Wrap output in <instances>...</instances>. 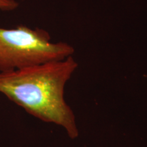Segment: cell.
I'll return each instance as SVG.
<instances>
[{
    "instance_id": "1",
    "label": "cell",
    "mask_w": 147,
    "mask_h": 147,
    "mask_svg": "<svg viewBox=\"0 0 147 147\" xmlns=\"http://www.w3.org/2000/svg\"><path fill=\"white\" fill-rule=\"evenodd\" d=\"M77 67L72 56L63 60L0 72V93L27 113L62 127L71 139L78 137L76 118L64 98V89Z\"/></svg>"
},
{
    "instance_id": "2",
    "label": "cell",
    "mask_w": 147,
    "mask_h": 147,
    "mask_svg": "<svg viewBox=\"0 0 147 147\" xmlns=\"http://www.w3.org/2000/svg\"><path fill=\"white\" fill-rule=\"evenodd\" d=\"M74 49L65 42L54 43L42 29L20 25L0 27V72H6L72 56Z\"/></svg>"
},
{
    "instance_id": "3",
    "label": "cell",
    "mask_w": 147,
    "mask_h": 147,
    "mask_svg": "<svg viewBox=\"0 0 147 147\" xmlns=\"http://www.w3.org/2000/svg\"><path fill=\"white\" fill-rule=\"evenodd\" d=\"M18 3L16 0H0V10L12 11L18 8Z\"/></svg>"
}]
</instances>
